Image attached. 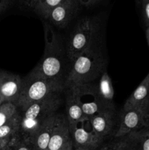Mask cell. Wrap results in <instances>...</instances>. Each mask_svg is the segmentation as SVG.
<instances>
[{
	"mask_svg": "<svg viewBox=\"0 0 149 150\" xmlns=\"http://www.w3.org/2000/svg\"><path fill=\"white\" fill-rule=\"evenodd\" d=\"M9 144L12 150H33L31 144L22 139L18 134L10 140Z\"/></svg>",
	"mask_w": 149,
	"mask_h": 150,
	"instance_id": "21",
	"label": "cell"
},
{
	"mask_svg": "<svg viewBox=\"0 0 149 150\" xmlns=\"http://www.w3.org/2000/svg\"><path fill=\"white\" fill-rule=\"evenodd\" d=\"M99 16H87L80 19L70 33L66 51L70 62L80 54L97 45L101 30Z\"/></svg>",
	"mask_w": 149,
	"mask_h": 150,
	"instance_id": "4",
	"label": "cell"
},
{
	"mask_svg": "<svg viewBox=\"0 0 149 150\" xmlns=\"http://www.w3.org/2000/svg\"><path fill=\"white\" fill-rule=\"evenodd\" d=\"M100 1L101 0H77L79 4H82L83 6H86V7L93 5V4H96V3Z\"/></svg>",
	"mask_w": 149,
	"mask_h": 150,
	"instance_id": "26",
	"label": "cell"
},
{
	"mask_svg": "<svg viewBox=\"0 0 149 150\" xmlns=\"http://www.w3.org/2000/svg\"><path fill=\"white\" fill-rule=\"evenodd\" d=\"M45 50L40 61L30 72L32 74L48 79L59 81L65 84L63 79L67 57L61 36L46 22L44 23Z\"/></svg>",
	"mask_w": 149,
	"mask_h": 150,
	"instance_id": "1",
	"label": "cell"
},
{
	"mask_svg": "<svg viewBox=\"0 0 149 150\" xmlns=\"http://www.w3.org/2000/svg\"><path fill=\"white\" fill-rule=\"evenodd\" d=\"M140 4L143 9V18L147 27L149 26V0H141Z\"/></svg>",
	"mask_w": 149,
	"mask_h": 150,
	"instance_id": "23",
	"label": "cell"
},
{
	"mask_svg": "<svg viewBox=\"0 0 149 150\" xmlns=\"http://www.w3.org/2000/svg\"><path fill=\"white\" fill-rule=\"evenodd\" d=\"M72 150H91V149H82V148H77V147H74L73 146ZM99 150V149H98Z\"/></svg>",
	"mask_w": 149,
	"mask_h": 150,
	"instance_id": "30",
	"label": "cell"
},
{
	"mask_svg": "<svg viewBox=\"0 0 149 150\" xmlns=\"http://www.w3.org/2000/svg\"><path fill=\"white\" fill-rule=\"evenodd\" d=\"M65 89V84L63 82L45 79L29 73L23 79V87L18 108L21 109L29 104L61 94Z\"/></svg>",
	"mask_w": 149,
	"mask_h": 150,
	"instance_id": "5",
	"label": "cell"
},
{
	"mask_svg": "<svg viewBox=\"0 0 149 150\" xmlns=\"http://www.w3.org/2000/svg\"><path fill=\"white\" fill-rule=\"evenodd\" d=\"M70 139V125L67 117L65 114H56L55 124L47 150H58Z\"/></svg>",
	"mask_w": 149,
	"mask_h": 150,
	"instance_id": "11",
	"label": "cell"
},
{
	"mask_svg": "<svg viewBox=\"0 0 149 150\" xmlns=\"http://www.w3.org/2000/svg\"><path fill=\"white\" fill-rule=\"evenodd\" d=\"M79 5L77 0H64L53 8L45 19L56 27L65 28L76 14Z\"/></svg>",
	"mask_w": 149,
	"mask_h": 150,
	"instance_id": "10",
	"label": "cell"
},
{
	"mask_svg": "<svg viewBox=\"0 0 149 150\" xmlns=\"http://www.w3.org/2000/svg\"><path fill=\"white\" fill-rule=\"evenodd\" d=\"M127 140V136L122 138H115V139L106 144H102L99 150H123Z\"/></svg>",
	"mask_w": 149,
	"mask_h": 150,
	"instance_id": "22",
	"label": "cell"
},
{
	"mask_svg": "<svg viewBox=\"0 0 149 150\" xmlns=\"http://www.w3.org/2000/svg\"><path fill=\"white\" fill-rule=\"evenodd\" d=\"M15 0H0V14L4 13Z\"/></svg>",
	"mask_w": 149,
	"mask_h": 150,
	"instance_id": "24",
	"label": "cell"
},
{
	"mask_svg": "<svg viewBox=\"0 0 149 150\" xmlns=\"http://www.w3.org/2000/svg\"><path fill=\"white\" fill-rule=\"evenodd\" d=\"M56 115V114L45 120L31 139L29 143L32 145L33 150H47L48 149L55 124Z\"/></svg>",
	"mask_w": 149,
	"mask_h": 150,
	"instance_id": "15",
	"label": "cell"
},
{
	"mask_svg": "<svg viewBox=\"0 0 149 150\" xmlns=\"http://www.w3.org/2000/svg\"><path fill=\"white\" fill-rule=\"evenodd\" d=\"M20 127V114L18 113L7 122L4 125L0 127V141L11 140L19 133Z\"/></svg>",
	"mask_w": 149,
	"mask_h": 150,
	"instance_id": "18",
	"label": "cell"
},
{
	"mask_svg": "<svg viewBox=\"0 0 149 150\" xmlns=\"http://www.w3.org/2000/svg\"><path fill=\"white\" fill-rule=\"evenodd\" d=\"M18 1L20 3V4H22L24 7L33 10L37 0H18Z\"/></svg>",
	"mask_w": 149,
	"mask_h": 150,
	"instance_id": "25",
	"label": "cell"
},
{
	"mask_svg": "<svg viewBox=\"0 0 149 150\" xmlns=\"http://www.w3.org/2000/svg\"><path fill=\"white\" fill-rule=\"evenodd\" d=\"M61 104V98L60 94H58L29 104L20 109L19 136L26 142H30L45 120L57 114V110Z\"/></svg>",
	"mask_w": 149,
	"mask_h": 150,
	"instance_id": "3",
	"label": "cell"
},
{
	"mask_svg": "<svg viewBox=\"0 0 149 150\" xmlns=\"http://www.w3.org/2000/svg\"><path fill=\"white\" fill-rule=\"evenodd\" d=\"M145 35H146V40H147L148 45H149V26L148 27H147V29H146Z\"/></svg>",
	"mask_w": 149,
	"mask_h": 150,
	"instance_id": "29",
	"label": "cell"
},
{
	"mask_svg": "<svg viewBox=\"0 0 149 150\" xmlns=\"http://www.w3.org/2000/svg\"><path fill=\"white\" fill-rule=\"evenodd\" d=\"M95 88L99 98L109 109L115 110L114 105V89L112 81L106 70L99 78Z\"/></svg>",
	"mask_w": 149,
	"mask_h": 150,
	"instance_id": "16",
	"label": "cell"
},
{
	"mask_svg": "<svg viewBox=\"0 0 149 150\" xmlns=\"http://www.w3.org/2000/svg\"><path fill=\"white\" fill-rule=\"evenodd\" d=\"M136 1H137V4H140V1H141V0H136Z\"/></svg>",
	"mask_w": 149,
	"mask_h": 150,
	"instance_id": "33",
	"label": "cell"
},
{
	"mask_svg": "<svg viewBox=\"0 0 149 150\" xmlns=\"http://www.w3.org/2000/svg\"><path fill=\"white\" fill-rule=\"evenodd\" d=\"M66 95V117L69 125L73 126L80 122L87 121L84 117L81 104L79 99V92L76 86L67 88Z\"/></svg>",
	"mask_w": 149,
	"mask_h": 150,
	"instance_id": "13",
	"label": "cell"
},
{
	"mask_svg": "<svg viewBox=\"0 0 149 150\" xmlns=\"http://www.w3.org/2000/svg\"><path fill=\"white\" fill-rule=\"evenodd\" d=\"M70 130L74 147L98 150L103 144L104 140L93 132L89 121L80 122L70 126Z\"/></svg>",
	"mask_w": 149,
	"mask_h": 150,
	"instance_id": "7",
	"label": "cell"
},
{
	"mask_svg": "<svg viewBox=\"0 0 149 150\" xmlns=\"http://www.w3.org/2000/svg\"><path fill=\"white\" fill-rule=\"evenodd\" d=\"M18 113V108L11 103H4L0 105V127L10 121Z\"/></svg>",
	"mask_w": 149,
	"mask_h": 150,
	"instance_id": "20",
	"label": "cell"
},
{
	"mask_svg": "<svg viewBox=\"0 0 149 150\" xmlns=\"http://www.w3.org/2000/svg\"><path fill=\"white\" fill-rule=\"evenodd\" d=\"M123 150H149V129L127 136Z\"/></svg>",
	"mask_w": 149,
	"mask_h": 150,
	"instance_id": "17",
	"label": "cell"
},
{
	"mask_svg": "<svg viewBox=\"0 0 149 150\" xmlns=\"http://www.w3.org/2000/svg\"><path fill=\"white\" fill-rule=\"evenodd\" d=\"M149 129V114L137 108L124 110L114 136L122 138L133 133Z\"/></svg>",
	"mask_w": 149,
	"mask_h": 150,
	"instance_id": "6",
	"label": "cell"
},
{
	"mask_svg": "<svg viewBox=\"0 0 149 150\" xmlns=\"http://www.w3.org/2000/svg\"><path fill=\"white\" fill-rule=\"evenodd\" d=\"M64 1V0H37L33 10L45 19L53 8Z\"/></svg>",
	"mask_w": 149,
	"mask_h": 150,
	"instance_id": "19",
	"label": "cell"
},
{
	"mask_svg": "<svg viewBox=\"0 0 149 150\" xmlns=\"http://www.w3.org/2000/svg\"><path fill=\"white\" fill-rule=\"evenodd\" d=\"M137 108L149 114V73L125 102L124 110Z\"/></svg>",
	"mask_w": 149,
	"mask_h": 150,
	"instance_id": "12",
	"label": "cell"
},
{
	"mask_svg": "<svg viewBox=\"0 0 149 150\" xmlns=\"http://www.w3.org/2000/svg\"><path fill=\"white\" fill-rule=\"evenodd\" d=\"M74 86H76L78 90L79 99L81 104L83 114L87 121L96 114L108 110H111L105 105L99 98L94 84L89 83Z\"/></svg>",
	"mask_w": 149,
	"mask_h": 150,
	"instance_id": "8",
	"label": "cell"
},
{
	"mask_svg": "<svg viewBox=\"0 0 149 150\" xmlns=\"http://www.w3.org/2000/svg\"><path fill=\"white\" fill-rule=\"evenodd\" d=\"M4 103V100H3V99L1 98V97L0 96V105H1L2 103Z\"/></svg>",
	"mask_w": 149,
	"mask_h": 150,
	"instance_id": "32",
	"label": "cell"
},
{
	"mask_svg": "<svg viewBox=\"0 0 149 150\" xmlns=\"http://www.w3.org/2000/svg\"><path fill=\"white\" fill-rule=\"evenodd\" d=\"M73 149V143L72 141V139H70L61 149L58 150H72Z\"/></svg>",
	"mask_w": 149,
	"mask_h": 150,
	"instance_id": "27",
	"label": "cell"
},
{
	"mask_svg": "<svg viewBox=\"0 0 149 150\" xmlns=\"http://www.w3.org/2000/svg\"><path fill=\"white\" fill-rule=\"evenodd\" d=\"M114 114L115 111L108 110L89 119V122L93 132L103 140L110 136L113 130Z\"/></svg>",
	"mask_w": 149,
	"mask_h": 150,
	"instance_id": "14",
	"label": "cell"
},
{
	"mask_svg": "<svg viewBox=\"0 0 149 150\" xmlns=\"http://www.w3.org/2000/svg\"><path fill=\"white\" fill-rule=\"evenodd\" d=\"M99 46L94 45L74 59L66 79V89L92 83L100 77L105 71V58Z\"/></svg>",
	"mask_w": 149,
	"mask_h": 150,
	"instance_id": "2",
	"label": "cell"
},
{
	"mask_svg": "<svg viewBox=\"0 0 149 150\" xmlns=\"http://www.w3.org/2000/svg\"><path fill=\"white\" fill-rule=\"evenodd\" d=\"M23 87L20 76L5 70H0V96L4 103H11L18 107Z\"/></svg>",
	"mask_w": 149,
	"mask_h": 150,
	"instance_id": "9",
	"label": "cell"
},
{
	"mask_svg": "<svg viewBox=\"0 0 149 150\" xmlns=\"http://www.w3.org/2000/svg\"><path fill=\"white\" fill-rule=\"evenodd\" d=\"M3 150H12V149H11V147H10V144H8Z\"/></svg>",
	"mask_w": 149,
	"mask_h": 150,
	"instance_id": "31",
	"label": "cell"
},
{
	"mask_svg": "<svg viewBox=\"0 0 149 150\" xmlns=\"http://www.w3.org/2000/svg\"><path fill=\"white\" fill-rule=\"evenodd\" d=\"M10 140H1L0 141V150H3L10 143Z\"/></svg>",
	"mask_w": 149,
	"mask_h": 150,
	"instance_id": "28",
	"label": "cell"
}]
</instances>
